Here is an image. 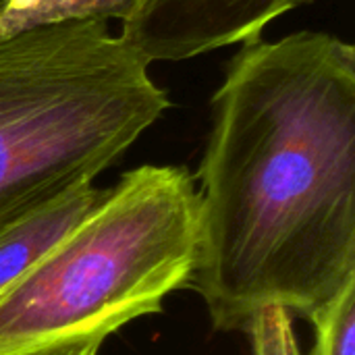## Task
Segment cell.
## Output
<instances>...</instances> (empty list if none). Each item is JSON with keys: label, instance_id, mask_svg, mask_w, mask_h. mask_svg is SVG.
<instances>
[{"label": "cell", "instance_id": "cell-1", "mask_svg": "<svg viewBox=\"0 0 355 355\" xmlns=\"http://www.w3.org/2000/svg\"><path fill=\"white\" fill-rule=\"evenodd\" d=\"M191 287L212 327L312 320L355 281V48L327 31L254 40L210 100Z\"/></svg>", "mask_w": 355, "mask_h": 355}, {"label": "cell", "instance_id": "cell-2", "mask_svg": "<svg viewBox=\"0 0 355 355\" xmlns=\"http://www.w3.org/2000/svg\"><path fill=\"white\" fill-rule=\"evenodd\" d=\"M104 19L0 37V229L94 183L171 108Z\"/></svg>", "mask_w": 355, "mask_h": 355}, {"label": "cell", "instance_id": "cell-3", "mask_svg": "<svg viewBox=\"0 0 355 355\" xmlns=\"http://www.w3.org/2000/svg\"><path fill=\"white\" fill-rule=\"evenodd\" d=\"M200 196L181 166L144 164L0 293V355L106 339L191 283Z\"/></svg>", "mask_w": 355, "mask_h": 355}, {"label": "cell", "instance_id": "cell-4", "mask_svg": "<svg viewBox=\"0 0 355 355\" xmlns=\"http://www.w3.org/2000/svg\"><path fill=\"white\" fill-rule=\"evenodd\" d=\"M314 0H135L119 33L148 64L179 62L260 40L279 17Z\"/></svg>", "mask_w": 355, "mask_h": 355}, {"label": "cell", "instance_id": "cell-5", "mask_svg": "<svg viewBox=\"0 0 355 355\" xmlns=\"http://www.w3.org/2000/svg\"><path fill=\"white\" fill-rule=\"evenodd\" d=\"M94 183L58 196L0 229V293L37 264L104 196Z\"/></svg>", "mask_w": 355, "mask_h": 355}, {"label": "cell", "instance_id": "cell-6", "mask_svg": "<svg viewBox=\"0 0 355 355\" xmlns=\"http://www.w3.org/2000/svg\"><path fill=\"white\" fill-rule=\"evenodd\" d=\"M135 0H0V37L69 19H125Z\"/></svg>", "mask_w": 355, "mask_h": 355}, {"label": "cell", "instance_id": "cell-7", "mask_svg": "<svg viewBox=\"0 0 355 355\" xmlns=\"http://www.w3.org/2000/svg\"><path fill=\"white\" fill-rule=\"evenodd\" d=\"M310 322L314 324L310 355H355V281Z\"/></svg>", "mask_w": 355, "mask_h": 355}, {"label": "cell", "instance_id": "cell-8", "mask_svg": "<svg viewBox=\"0 0 355 355\" xmlns=\"http://www.w3.org/2000/svg\"><path fill=\"white\" fill-rule=\"evenodd\" d=\"M245 333L250 335L254 355H302L293 331V318L281 308L260 312Z\"/></svg>", "mask_w": 355, "mask_h": 355}, {"label": "cell", "instance_id": "cell-9", "mask_svg": "<svg viewBox=\"0 0 355 355\" xmlns=\"http://www.w3.org/2000/svg\"><path fill=\"white\" fill-rule=\"evenodd\" d=\"M104 339H79V341H69L60 345H52L46 349H37L25 355H98Z\"/></svg>", "mask_w": 355, "mask_h": 355}]
</instances>
